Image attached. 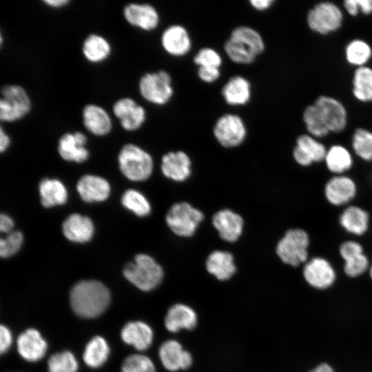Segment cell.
Wrapping results in <instances>:
<instances>
[{
	"label": "cell",
	"mask_w": 372,
	"mask_h": 372,
	"mask_svg": "<svg viewBox=\"0 0 372 372\" xmlns=\"http://www.w3.org/2000/svg\"><path fill=\"white\" fill-rule=\"evenodd\" d=\"M71 307L78 316L92 318L101 315L110 302L108 289L96 280H82L72 289L70 296Z\"/></svg>",
	"instance_id": "6da1fadb"
},
{
	"label": "cell",
	"mask_w": 372,
	"mask_h": 372,
	"mask_svg": "<svg viewBox=\"0 0 372 372\" xmlns=\"http://www.w3.org/2000/svg\"><path fill=\"white\" fill-rule=\"evenodd\" d=\"M264 50L265 41L262 35L247 25L234 28L224 44V51L228 58L238 64L251 63Z\"/></svg>",
	"instance_id": "7a4b0ae2"
},
{
	"label": "cell",
	"mask_w": 372,
	"mask_h": 372,
	"mask_svg": "<svg viewBox=\"0 0 372 372\" xmlns=\"http://www.w3.org/2000/svg\"><path fill=\"white\" fill-rule=\"evenodd\" d=\"M311 237L301 227L287 229L278 240L275 253L284 265L293 269L302 267L310 258Z\"/></svg>",
	"instance_id": "3957f363"
},
{
	"label": "cell",
	"mask_w": 372,
	"mask_h": 372,
	"mask_svg": "<svg viewBox=\"0 0 372 372\" xmlns=\"http://www.w3.org/2000/svg\"><path fill=\"white\" fill-rule=\"evenodd\" d=\"M125 278L143 291H150L158 287L164 278L162 267L150 256L137 254L134 262L123 269Z\"/></svg>",
	"instance_id": "277c9868"
},
{
	"label": "cell",
	"mask_w": 372,
	"mask_h": 372,
	"mask_svg": "<svg viewBox=\"0 0 372 372\" xmlns=\"http://www.w3.org/2000/svg\"><path fill=\"white\" fill-rule=\"evenodd\" d=\"M121 171L130 180L143 181L147 179L153 170L151 155L132 143L123 146L118 154Z\"/></svg>",
	"instance_id": "5b68a950"
},
{
	"label": "cell",
	"mask_w": 372,
	"mask_h": 372,
	"mask_svg": "<svg viewBox=\"0 0 372 372\" xmlns=\"http://www.w3.org/2000/svg\"><path fill=\"white\" fill-rule=\"evenodd\" d=\"M138 90L147 101L158 105H165L174 94L172 76L164 70L146 72L139 79Z\"/></svg>",
	"instance_id": "8992f818"
},
{
	"label": "cell",
	"mask_w": 372,
	"mask_h": 372,
	"mask_svg": "<svg viewBox=\"0 0 372 372\" xmlns=\"http://www.w3.org/2000/svg\"><path fill=\"white\" fill-rule=\"evenodd\" d=\"M203 218V213L187 202L174 204L165 216L168 227L180 237L193 236Z\"/></svg>",
	"instance_id": "52a82bcc"
},
{
	"label": "cell",
	"mask_w": 372,
	"mask_h": 372,
	"mask_svg": "<svg viewBox=\"0 0 372 372\" xmlns=\"http://www.w3.org/2000/svg\"><path fill=\"white\" fill-rule=\"evenodd\" d=\"M0 120L14 122L27 115L32 107L30 99L25 89L15 84L5 85L1 90Z\"/></svg>",
	"instance_id": "ba28073f"
},
{
	"label": "cell",
	"mask_w": 372,
	"mask_h": 372,
	"mask_svg": "<svg viewBox=\"0 0 372 372\" xmlns=\"http://www.w3.org/2000/svg\"><path fill=\"white\" fill-rule=\"evenodd\" d=\"M356 180L349 174L331 175L326 181L323 194L327 203L341 209L353 203L358 195Z\"/></svg>",
	"instance_id": "9c48e42d"
},
{
	"label": "cell",
	"mask_w": 372,
	"mask_h": 372,
	"mask_svg": "<svg viewBox=\"0 0 372 372\" xmlns=\"http://www.w3.org/2000/svg\"><path fill=\"white\" fill-rule=\"evenodd\" d=\"M247 127L243 119L238 114L227 113L221 115L213 127V134L224 147L232 148L241 145L247 136Z\"/></svg>",
	"instance_id": "30bf717a"
},
{
	"label": "cell",
	"mask_w": 372,
	"mask_h": 372,
	"mask_svg": "<svg viewBox=\"0 0 372 372\" xmlns=\"http://www.w3.org/2000/svg\"><path fill=\"white\" fill-rule=\"evenodd\" d=\"M342 19L341 10L329 1L317 3L308 12L307 16L309 28L321 34H327L339 29Z\"/></svg>",
	"instance_id": "8fae6325"
},
{
	"label": "cell",
	"mask_w": 372,
	"mask_h": 372,
	"mask_svg": "<svg viewBox=\"0 0 372 372\" xmlns=\"http://www.w3.org/2000/svg\"><path fill=\"white\" fill-rule=\"evenodd\" d=\"M305 282L317 289H325L333 285L337 278L335 267L327 258L313 256L302 267Z\"/></svg>",
	"instance_id": "7c38bea8"
},
{
	"label": "cell",
	"mask_w": 372,
	"mask_h": 372,
	"mask_svg": "<svg viewBox=\"0 0 372 372\" xmlns=\"http://www.w3.org/2000/svg\"><path fill=\"white\" fill-rule=\"evenodd\" d=\"M327 147L310 134H303L296 138L291 156L299 167L308 168L324 163Z\"/></svg>",
	"instance_id": "4fadbf2b"
},
{
	"label": "cell",
	"mask_w": 372,
	"mask_h": 372,
	"mask_svg": "<svg viewBox=\"0 0 372 372\" xmlns=\"http://www.w3.org/2000/svg\"><path fill=\"white\" fill-rule=\"evenodd\" d=\"M338 223L351 238L359 240L364 237L370 229L371 215L363 207L351 203L342 208Z\"/></svg>",
	"instance_id": "5bb4252c"
},
{
	"label": "cell",
	"mask_w": 372,
	"mask_h": 372,
	"mask_svg": "<svg viewBox=\"0 0 372 372\" xmlns=\"http://www.w3.org/2000/svg\"><path fill=\"white\" fill-rule=\"evenodd\" d=\"M158 355L162 366L169 372L187 370L194 362L192 353L176 339L164 341L158 348Z\"/></svg>",
	"instance_id": "9a60e30c"
},
{
	"label": "cell",
	"mask_w": 372,
	"mask_h": 372,
	"mask_svg": "<svg viewBox=\"0 0 372 372\" xmlns=\"http://www.w3.org/2000/svg\"><path fill=\"white\" fill-rule=\"evenodd\" d=\"M316 106L319 117L329 132L338 133L344 130L347 123V113L338 100L328 96L316 99Z\"/></svg>",
	"instance_id": "2e32d148"
},
{
	"label": "cell",
	"mask_w": 372,
	"mask_h": 372,
	"mask_svg": "<svg viewBox=\"0 0 372 372\" xmlns=\"http://www.w3.org/2000/svg\"><path fill=\"white\" fill-rule=\"evenodd\" d=\"M198 322V316L196 310L183 302L171 305L164 318L165 327L171 333H177L183 330H194L197 327Z\"/></svg>",
	"instance_id": "e0dca14e"
},
{
	"label": "cell",
	"mask_w": 372,
	"mask_h": 372,
	"mask_svg": "<svg viewBox=\"0 0 372 372\" xmlns=\"http://www.w3.org/2000/svg\"><path fill=\"white\" fill-rule=\"evenodd\" d=\"M112 112L121 127L127 131L138 130L146 119L145 108L129 97L117 100L113 105Z\"/></svg>",
	"instance_id": "ac0fdd59"
},
{
	"label": "cell",
	"mask_w": 372,
	"mask_h": 372,
	"mask_svg": "<svg viewBox=\"0 0 372 372\" xmlns=\"http://www.w3.org/2000/svg\"><path fill=\"white\" fill-rule=\"evenodd\" d=\"M123 13L130 25L145 31L156 29L160 22L158 12L149 3H128L124 7Z\"/></svg>",
	"instance_id": "d6986e66"
},
{
	"label": "cell",
	"mask_w": 372,
	"mask_h": 372,
	"mask_svg": "<svg viewBox=\"0 0 372 372\" xmlns=\"http://www.w3.org/2000/svg\"><path fill=\"white\" fill-rule=\"evenodd\" d=\"M161 43L169 55L183 56L192 48V39L187 28L180 24H172L162 32Z\"/></svg>",
	"instance_id": "ffe728a7"
},
{
	"label": "cell",
	"mask_w": 372,
	"mask_h": 372,
	"mask_svg": "<svg viewBox=\"0 0 372 372\" xmlns=\"http://www.w3.org/2000/svg\"><path fill=\"white\" fill-rule=\"evenodd\" d=\"M212 225L221 239L234 242L238 240L242 233L244 220L238 214L229 209H224L213 216Z\"/></svg>",
	"instance_id": "44dd1931"
},
{
	"label": "cell",
	"mask_w": 372,
	"mask_h": 372,
	"mask_svg": "<svg viewBox=\"0 0 372 372\" xmlns=\"http://www.w3.org/2000/svg\"><path fill=\"white\" fill-rule=\"evenodd\" d=\"M191 166L189 156L181 150L169 152L161 158L162 173L174 181L183 182L187 180L191 175Z\"/></svg>",
	"instance_id": "7402d4cb"
},
{
	"label": "cell",
	"mask_w": 372,
	"mask_h": 372,
	"mask_svg": "<svg viewBox=\"0 0 372 372\" xmlns=\"http://www.w3.org/2000/svg\"><path fill=\"white\" fill-rule=\"evenodd\" d=\"M86 142L87 138L81 132L65 133L59 140V154L65 161L82 163L89 156V152L85 147Z\"/></svg>",
	"instance_id": "603a6c76"
},
{
	"label": "cell",
	"mask_w": 372,
	"mask_h": 372,
	"mask_svg": "<svg viewBox=\"0 0 372 372\" xmlns=\"http://www.w3.org/2000/svg\"><path fill=\"white\" fill-rule=\"evenodd\" d=\"M353 153L344 145L333 144L327 148L324 165L331 175L349 174L355 165Z\"/></svg>",
	"instance_id": "cb8c5ba5"
},
{
	"label": "cell",
	"mask_w": 372,
	"mask_h": 372,
	"mask_svg": "<svg viewBox=\"0 0 372 372\" xmlns=\"http://www.w3.org/2000/svg\"><path fill=\"white\" fill-rule=\"evenodd\" d=\"M17 349L23 358L30 362H35L45 355L47 343L37 330L29 329L19 335L17 339Z\"/></svg>",
	"instance_id": "d4e9b609"
},
{
	"label": "cell",
	"mask_w": 372,
	"mask_h": 372,
	"mask_svg": "<svg viewBox=\"0 0 372 372\" xmlns=\"http://www.w3.org/2000/svg\"><path fill=\"white\" fill-rule=\"evenodd\" d=\"M121 335L125 343L140 351L148 349L154 340L153 329L143 321L128 322L123 328Z\"/></svg>",
	"instance_id": "484cf974"
},
{
	"label": "cell",
	"mask_w": 372,
	"mask_h": 372,
	"mask_svg": "<svg viewBox=\"0 0 372 372\" xmlns=\"http://www.w3.org/2000/svg\"><path fill=\"white\" fill-rule=\"evenodd\" d=\"M83 123L85 127L94 135L104 136L112 130V124L110 115L102 107L96 104H87L82 111Z\"/></svg>",
	"instance_id": "4316f807"
},
{
	"label": "cell",
	"mask_w": 372,
	"mask_h": 372,
	"mask_svg": "<svg viewBox=\"0 0 372 372\" xmlns=\"http://www.w3.org/2000/svg\"><path fill=\"white\" fill-rule=\"evenodd\" d=\"M221 94L225 101L230 105H244L251 99V85L243 76H233L223 86Z\"/></svg>",
	"instance_id": "83f0119b"
},
{
	"label": "cell",
	"mask_w": 372,
	"mask_h": 372,
	"mask_svg": "<svg viewBox=\"0 0 372 372\" xmlns=\"http://www.w3.org/2000/svg\"><path fill=\"white\" fill-rule=\"evenodd\" d=\"M205 268L209 274L220 281L229 280L236 271L233 255L221 250L209 254L205 261Z\"/></svg>",
	"instance_id": "f1b7e54d"
},
{
	"label": "cell",
	"mask_w": 372,
	"mask_h": 372,
	"mask_svg": "<svg viewBox=\"0 0 372 372\" xmlns=\"http://www.w3.org/2000/svg\"><path fill=\"white\" fill-rule=\"evenodd\" d=\"M62 229L64 236L68 240L76 242H85L93 236L94 225L88 217L73 214L64 220Z\"/></svg>",
	"instance_id": "f546056e"
},
{
	"label": "cell",
	"mask_w": 372,
	"mask_h": 372,
	"mask_svg": "<svg viewBox=\"0 0 372 372\" xmlns=\"http://www.w3.org/2000/svg\"><path fill=\"white\" fill-rule=\"evenodd\" d=\"M76 189L81 198L86 202L103 201L107 198L110 186L101 177L85 175L78 181Z\"/></svg>",
	"instance_id": "4dcf8cb0"
},
{
	"label": "cell",
	"mask_w": 372,
	"mask_h": 372,
	"mask_svg": "<svg viewBox=\"0 0 372 372\" xmlns=\"http://www.w3.org/2000/svg\"><path fill=\"white\" fill-rule=\"evenodd\" d=\"M111 50L108 41L97 34H89L83 43V54L85 59L92 63H99L105 60L110 56Z\"/></svg>",
	"instance_id": "1f68e13d"
},
{
	"label": "cell",
	"mask_w": 372,
	"mask_h": 372,
	"mask_svg": "<svg viewBox=\"0 0 372 372\" xmlns=\"http://www.w3.org/2000/svg\"><path fill=\"white\" fill-rule=\"evenodd\" d=\"M41 201L45 207H51L65 203L68 197L64 185L56 179L45 178L39 184Z\"/></svg>",
	"instance_id": "d6a6232c"
},
{
	"label": "cell",
	"mask_w": 372,
	"mask_h": 372,
	"mask_svg": "<svg viewBox=\"0 0 372 372\" xmlns=\"http://www.w3.org/2000/svg\"><path fill=\"white\" fill-rule=\"evenodd\" d=\"M353 94L362 102L372 101V68L358 67L353 77Z\"/></svg>",
	"instance_id": "836d02e7"
},
{
	"label": "cell",
	"mask_w": 372,
	"mask_h": 372,
	"mask_svg": "<svg viewBox=\"0 0 372 372\" xmlns=\"http://www.w3.org/2000/svg\"><path fill=\"white\" fill-rule=\"evenodd\" d=\"M109 353L110 349L105 340L96 336L87 344L83 357L87 366L97 368L105 362Z\"/></svg>",
	"instance_id": "e575fe53"
},
{
	"label": "cell",
	"mask_w": 372,
	"mask_h": 372,
	"mask_svg": "<svg viewBox=\"0 0 372 372\" xmlns=\"http://www.w3.org/2000/svg\"><path fill=\"white\" fill-rule=\"evenodd\" d=\"M352 153L358 160L365 163H372V132L357 128L351 138Z\"/></svg>",
	"instance_id": "d590c367"
},
{
	"label": "cell",
	"mask_w": 372,
	"mask_h": 372,
	"mask_svg": "<svg viewBox=\"0 0 372 372\" xmlns=\"http://www.w3.org/2000/svg\"><path fill=\"white\" fill-rule=\"evenodd\" d=\"M372 55L370 45L363 40L354 39L349 42L345 48L347 61L351 65L364 66Z\"/></svg>",
	"instance_id": "8d00e7d4"
},
{
	"label": "cell",
	"mask_w": 372,
	"mask_h": 372,
	"mask_svg": "<svg viewBox=\"0 0 372 372\" xmlns=\"http://www.w3.org/2000/svg\"><path fill=\"white\" fill-rule=\"evenodd\" d=\"M123 205L138 216L149 214L151 206L147 199L139 192L128 189L123 195Z\"/></svg>",
	"instance_id": "74e56055"
},
{
	"label": "cell",
	"mask_w": 372,
	"mask_h": 372,
	"mask_svg": "<svg viewBox=\"0 0 372 372\" xmlns=\"http://www.w3.org/2000/svg\"><path fill=\"white\" fill-rule=\"evenodd\" d=\"M302 118L307 131L313 137L318 139L329 134V131L321 121L313 104L308 105L304 109Z\"/></svg>",
	"instance_id": "f35d334b"
},
{
	"label": "cell",
	"mask_w": 372,
	"mask_h": 372,
	"mask_svg": "<svg viewBox=\"0 0 372 372\" xmlns=\"http://www.w3.org/2000/svg\"><path fill=\"white\" fill-rule=\"evenodd\" d=\"M342 269L350 278H356L369 271L371 261L364 252L353 255L342 262Z\"/></svg>",
	"instance_id": "ab89813d"
},
{
	"label": "cell",
	"mask_w": 372,
	"mask_h": 372,
	"mask_svg": "<svg viewBox=\"0 0 372 372\" xmlns=\"http://www.w3.org/2000/svg\"><path fill=\"white\" fill-rule=\"evenodd\" d=\"M49 372H76L78 362L72 353L65 351L53 354L48 361Z\"/></svg>",
	"instance_id": "60d3db41"
},
{
	"label": "cell",
	"mask_w": 372,
	"mask_h": 372,
	"mask_svg": "<svg viewBox=\"0 0 372 372\" xmlns=\"http://www.w3.org/2000/svg\"><path fill=\"white\" fill-rule=\"evenodd\" d=\"M156 366L152 359L141 353L127 357L123 362L121 372H156Z\"/></svg>",
	"instance_id": "b9f144b4"
},
{
	"label": "cell",
	"mask_w": 372,
	"mask_h": 372,
	"mask_svg": "<svg viewBox=\"0 0 372 372\" xmlns=\"http://www.w3.org/2000/svg\"><path fill=\"white\" fill-rule=\"evenodd\" d=\"M194 63L198 67L220 68L223 59L215 49L209 47L200 48L194 57Z\"/></svg>",
	"instance_id": "7bdbcfd3"
},
{
	"label": "cell",
	"mask_w": 372,
	"mask_h": 372,
	"mask_svg": "<svg viewBox=\"0 0 372 372\" xmlns=\"http://www.w3.org/2000/svg\"><path fill=\"white\" fill-rule=\"evenodd\" d=\"M23 234L19 231L10 232L6 238L0 240V255L2 258L10 257L16 254L23 242Z\"/></svg>",
	"instance_id": "ee69618b"
},
{
	"label": "cell",
	"mask_w": 372,
	"mask_h": 372,
	"mask_svg": "<svg viewBox=\"0 0 372 372\" xmlns=\"http://www.w3.org/2000/svg\"><path fill=\"white\" fill-rule=\"evenodd\" d=\"M343 6L351 16H356L360 10L364 14L372 13V0H345Z\"/></svg>",
	"instance_id": "f6af8a7d"
},
{
	"label": "cell",
	"mask_w": 372,
	"mask_h": 372,
	"mask_svg": "<svg viewBox=\"0 0 372 372\" xmlns=\"http://www.w3.org/2000/svg\"><path fill=\"white\" fill-rule=\"evenodd\" d=\"M197 74L202 81L211 83L219 79L220 70L215 67H198Z\"/></svg>",
	"instance_id": "bcb514c9"
},
{
	"label": "cell",
	"mask_w": 372,
	"mask_h": 372,
	"mask_svg": "<svg viewBox=\"0 0 372 372\" xmlns=\"http://www.w3.org/2000/svg\"><path fill=\"white\" fill-rule=\"evenodd\" d=\"M0 351L3 353L8 351L12 343V335L10 330L1 325L0 329Z\"/></svg>",
	"instance_id": "7dc6e473"
},
{
	"label": "cell",
	"mask_w": 372,
	"mask_h": 372,
	"mask_svg": "<svg viewBox=\"0 0 372 372\" xmlns=\"http://www.w3.org/2000/svg\"><path fill=\"white\" fill-rule=\"evenodd\" d=\"M274 3L273 0H250V5L256 10L263 11L269 9Z\"/></svg>",
	"instance_id": "c3c4849f"
},
{
	"label": "cell",
	"mask_w": 372,
	"mask_h": 372,
	"mask_svg": "<svg viewBox=\"0 0 372 372\" xmlns=\"http://www.w3.org/2000/svg\"><path fill=\"white\" fill-rule=\"evenodd\" d=\"M14 226L12 220L6 214L0 216V230L3 232L10 231Z\"/></svg>",
	"instance_id": "681fc988"
},
{
	"label": "cell",
	"mask_w": 372,
	"mask_h": 372,
	"mask_svg": "<svg viewBox=\"0 0 372 372\" xmlns=\"http://www.w3.org/2000/svg\"><path fill=\"white\" fill-rule=\"evenodd\" d=\"M10 139L8 135L3 131V127H0V151L3 152L9 146Z\"/></svg>",
	"instance_id": "f907efd6"
},
{
	"label": "cell",
	"mask_w": 372,
	"mask_h": 372,
	"mask_svg": "<svg viewBox=\"0 0 372 372\" xmlns=\"http://www.w3.org/2000/svg\"><path fill=\"white\" fill-rule=\"evenodd\" d=\"M43 2L52 8H61L70 3V0H43Z\"/></svg>",
	"instance_id": "816d5d0a"
},
{
	"label": "cell",
	"mask_w": 372,
	"mask_h": 372,
	"mask_svg": "<svg viewBox=\"0 0 372 372\" xmlns=\"http://www.w3.org/2000/svg\"><path fill=\"white\" fill-rule=\"evenodd\" d=\"M309 372H333V370L329 364L323 363Z\"/></svg>",
	"instance_id": "f5cc1de1"
},
{
	"label": "cell",
	"mask_w": 372,
	"mask_h": 372,
	"mask_svg": "<svg viewBox=\"0 0 372 372\" xmlns=\"http://www.w3.org/2000/svg\"><path fill=\"white\" fill-rule=\"evenodd\" d=\"M369 276H370L371 279L372 280V262H371V266L369 267Z\"/></svg>",
	"instance_id": "db71d44e"
}]
</instances>
